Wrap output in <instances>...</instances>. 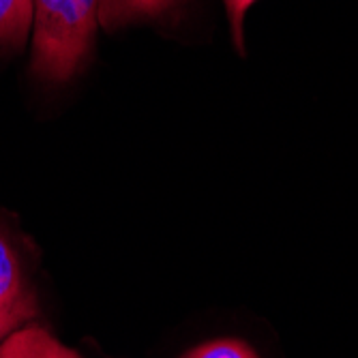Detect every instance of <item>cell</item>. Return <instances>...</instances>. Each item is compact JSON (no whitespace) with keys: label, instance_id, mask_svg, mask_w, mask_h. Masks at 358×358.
I'll return each mask as SVG.
<instances>
[{"label":"cell","instance_id":"8992f818","mask_svg":"<svg viewBox=\"0 0 358 358\" xmlns=\"http://www.w3.org/2000/svg\"><path fill=\"white\" fill-rule=\"evenodd\" d=\"M180 358H259L241 339H215L189 350Z\"/></svg>","mask_w":358,"mask_h":358},{"label":"cell","instance_id":"3957f363","mask_svg":"<svg viewBox=\"0 0 358 358\" xmlns=\"http://www.w3.org/2000/svg\"><path fill=\"white\" fill-rule=\"evenodd\" d=\"M176 0H99V20L108 30L168 11Z\"/></svg>","mask_w":358,"mask_h":358},{"label":"cell","instance_id":"277c9868","mask_svg":"<svg viewBox=\"0 0 358 358\" xmlns=\"http://www.w3.org/2000/svg\"><path fill=\"white\" fill-rule=\"evenodd\" d=\"M52 335L39 327H26L0 343V358H43Z\"/></svg>","mask_w":358,"mask_h":358},{"label":"cell","instance_id":"6da1fadb","mask_svg":"<svg viewBox=\"0 0 358 358\" xmlns=\"http://www.w3.org/2000/svg\"><path fill=\"white\" fill-rule=\"evenodd\" d=\"M32 71L50 82L69 80L92 45L99 0H32Z\"/></svg>","mask_w":358,"mask_h":358},{"label":"cell","instance_id":"ba28073f","mask_svg":"<svg viewBox=\"0 0 358 358\" xmlns=\"http://www.w3.org/2000/svg\"><path fill=\"white\" fill-rule=\"evenodd\" d=\"M43 358H80L76 350L62 345L60 341H56L54 337L48 339V345H45V354Z\"/></svg>","mask_w":358,"mask_h":358},{"label":"cell","instance_id":"5b68a950","mask_svg":"<svg viewBox=\"0 0 358 358\" xmlns=\"http://www.w3.org/2000/svg\"><path fill=\"white\" fill-rule=\"evenodd\" d=\"M32 22V0H0V43L22 41Z\"/></svg>","mask_w":358,"mask_h":358},{"label":"cell","instance_id":"52a82bcc","mask_svg":"<svg viewBox=\"0 0 358 358\" xmlns=\"http://www.w3.org/2000/svg\"><path fill=\"white\" fill-rule=\"evenodd\" d=\"M257 3V0H223L227 20H230V30H232V39L241 56H245V35H243V24L247 11Z\"/></svg>","mask_w":358,"mask_h":358},{"label":"cell","instance_id":"7a4b0ae2","mask_svg":"<svg viewBox=\"0 0 358 358\" xmlns=\"http://www.w3.org/2000/svg\"><path fill=\"white\" fill-rule=\"evenodd\" d=\"M32 315H37L35 296L22 277L13 247L0 232V343Z\"/></svg>","mask_w":358,"mask_h":358}]
</instances>
